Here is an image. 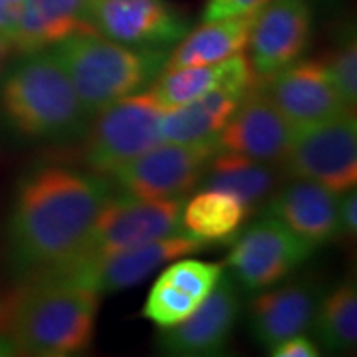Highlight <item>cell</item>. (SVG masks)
Returning a JSON list of instances; mask_svg holds the SVG:
<instances>
[{"instance_id": "cell-1", "label": "cell", "mask_w": 357, "mask_h": 357, "mask_svg": "<svg viewBox=\"0 0 357 357\" xmlns=\"http://www.w3.org/2000/svg\"><path fill=\"white\" fill-rule=\"evenodd\" d=\"M112 185L102 175L46 165L18 183L6 227V252L14 272L34 276L60 264L76 250Z\"/></svg>"}, {"instance_id": "cell-2", "label": "cell", "mask_w": 357, "mask_h": 357, "mask_svg": "<svg viewBox=\"0 0 357 357\" xmlns=\"http://www.w3.org/2000/svg\"><path fill=\"white\" fill-rule=\"evenodd\" d=\"M98 306L100 294L88 286L28 276L0 300V337L24 356H77L91 345Z\"/></svg>"}, {"instance_id": "cell-3", "label": "cell", "mask_w": 357, "mask_h": 357, "mask_svg": "<svg viewBox=\"0 0 357 357\" xmlns=\"http://www.w3.org/2000/svg\"><path fill=\"white\" fill-rule=\"evenodd\" d=\"M0 117L14 133L40 141H72L86 133L88 114L56 52L28 54L0 86Z\"/></svg>"}, {"instance_id": "cell-4", "label": "cell", "mask_w": 357, "mask_h": 357, "mask_svg": "<svg viewBox=\"0 0 357 357\" xmlns=\"http://www.w3.org/2000/svg\"><path fill=\"white\" fill-rule=\"evenodd\" d=\"M91 119L107 105L139 93L165 68L169 50L133 48L98 34H77L52 46Z\"/></svg>"}, {"instance_id": "cell-5", "label": "cell", "mask_w": 357, "mask_h": 357, "mask_svg": "<svg viewBox=\"0 0 357 357\" xmlns=\"http://www.w3.org/2000/svg\"><path fill=\"white\" fill-rule=\"evenodd\" d=\"M185 199H137L131 195L109 197L96 217L88 236L56 266L91 262L139 244L183 232L181 213ZM54 268V266H52Z\"/></svg>"}, {"instance_id": "cell-6", "label": "cell", "mask_w": 357, "mask_h": 357, "mask_svg": "<svg viewBox=\"0 0 357 357\" xmlns=\"http://www.w3.org/2000/svg\"><path fill=\"white\" fill-rule=\"evenodd\" d=\"M165 105L151 91L117 100L98 115L84 145V163L102 177L161 143V115Z\"/></svg>"}, {"instance_id": "cell-7", "label": "cell", "mask_w": 357, "mask_h": 357, "mask_svg": "<svg viewBox=\"0 0 357 357\" xmlns=\"http://www.w3.org/2000/svg\"><path fill=\"white\" fill-rule=\"evenodd\" d=\"M284 171L292 178H307L344 195L357 183V119L345 109L326 121L296 129Z\"/></svg>"}, {"instance_id": "cell-8", "label": "cell", "mask_w": 357, "mask_h": 357, "mask_svg": "<svg viewBox=\"0 0 357 357\" xmlns=\"http://www.w3.org/2000/svg\"><path fill=\"white\" fill-rule=\"evenodd\" d=\"M208 246L211 244L204 241L192 238L185 232H177L91 262L48 268L34 276L76 282L96 290L98 294L119 292L137 286L149 274H153L155 270L165 266L167 262L178 260L183 256L199 255Z\"/></svg>"}, {"instance_id": "cell-9", "label": "cell", "mask_w": 357, "mask_h": 357, "mask_svg": "<svg viewBox=\"0 0 357 357\" xmlns=\"http://www.w3.org/2000/svg\"><path fill=\"white\" fill-rule=\"evenodd\" d=\"M217 149V143L161 141L115 169L109 177L126 195L137 199H177L203 181L204 169Z\"/></svg>"}, {"instance_id": "cell-10", "label": "cell", "mask_w": 357, "mask_h": 357, "mask_svg": "<svg viewBox=\"0 0 357 357\" xmlns=\"http://www.w3.org/2000/svg\"><path fill=\"white\" fill-rule=\"evenodd\" d=\"M314 246L294 234L278 218H260L236 238L227 256L234 282L248 292L276 286L292 270L302 266Z\"/></svg>"}, {"instance_id": "cell-11", "label": "cell", "mask_w": 357, "mask_h": 357, "mask_svg": "<svg viewBox=\"0 0 357 357\" xmlns=\"http://www.w3.org/2000/svg\"><path fill=\"white\" fill-rule=\"evenodd\" d=\"M88 18L98 36L133 48L169 50L191 30L187 14L167 0H89Z\"/></svg>"}, {"instance_id": "cell-12", "label": "cell", "mask_w": 357, "mask_h": 357, "mask_svg": "<svg viewBox=\"0 0 357 357\" xmlns=\"http://www.w3.org/2000/svg\"><path fill=\"white\" fill-rule=\"evenodd\" d=\"M314 14L307 0H268L255 14L250 66L256 79H268L302 58L312 40Z\"/></svg>"}, {"instance_id": "cell-13", "label": "cell", "mask_w": 357, "mask_h": 357, "mask_svg": "<svg viewBox=\"0 0 357 357\" xmlns=\"http://www.w3.org/2000/svg\"><path fill=\"white\" fill-rule=\"evenodd\" d=\"M241 314L234 278L222 272L215 288L187 319L161 330L159 347L169 356H217L229 345Z\"/></svg>"}, {"instance_id": "cell-14", "label": "cell", "mask_w": 357, "mask_h": 357, "mask_svg": "<svg viewBox=\"0 0 357 357\" xmlns=\"http://www.w3.org/2000/svg\"><path fill=\"white\" fill-rule=\"evenodd\" d=\"M294 133L292 123L255 86L246 91L229 123L218 133L217 147L262 163L282 165L292 147Z\"/></svg>"}, {"instance_id": "cell-15", "label": "cell", "mask_w": 357, "mask_h": 357, "mask_svg": "<svg viewBox=\"0 0 357 357\" xmlns=\"http://www.w3.org/2000/svg\"><path fill=\"white\" fill-rule=\"evenodd\" d=\"M264 93L294 129H304L351 109L321 62H294L268 77Z\"/></svg>"}, {"instance_id": "cell-16", "label": "cell", "mask_w": 357, "mask_h": 357, "mask_svg": "<svg viewBox=\"0 0 357 357\" xmlns=\"http://www.w3.org/2000/svg\"><path fill=\"white\" fill-rule=\"evenodd\" d=\"M268 213L314 248L342 236L340 195L307 178H294L274 192Z\"/></svg>"}, {"instance_id": "cell-17", "label": "cell", "mask_w": 357, "mask_h": 357, "mask_svg": "<svg viewBox=\"0 0 357 357\" xmlns=\"http://www.w3.org/2000/svg\"><path fill=\"white\" fill-rule=\"evenodd\" d=\"M318 306L316 286L292 282L260 294L250 304V332L262 347L272 349L282 340L304 333Z\"/></svg>"}, {"instance_id": "cell-18", "label": "cell", "mask_w": 357, "mask_h": 357, "mask_svg": "<svg viewBox=\"0 0 357 357\" xmlns=\"http://www.w3.org/2000/svg\"><path fill=\"white\" fill-rule=\"evenodd\" d=\"M89 0H24L10 44L34 54L77 34H96L88 18Z\"/></svg>"}, {"instance_id": "cell-19", "label": "cell", "mask_w": 357, "mask_h": 357, "mask_svg": "<svg viewBox=\"0 0 357 357\" xmlns=\"http://www.w3.org/2000/svg\"><path fill=\"white\" fill-rule=\"evenodd\" d=\"M256 82L258 79H256L248 56H244L241 52L217 64L163 70L149 86V91L165 107H173V105L197 100L211 89H252Z\"/></svg>"}, {"instance_id": "cell-20", "label": "cell", "mask_w": 357, "mask_h": 357, "mask_svg": "<svg viewBox=\"0 0 357 357\" xmlns=\"http://www.w3.org/2000/svg\"><path fill=\"white\" fill-rule=\"evenodd\" d=\"M248 89L217 88L181 105L165 107L161 115V141L169 143H217Z\"/></svg>"}, {"instance_id": "cell-21", "label": "cell", "mask_w": 357, "mask_h": 357, "mask_svg": "<svg viewBox=\"0 0 357 357\" xmlns=\"http://www.w3.org/2000/svg\"><path fill=\"white\" fill-rule=\"evenodd\" d=\"M256 14V13H255ZM255 14L230 16L220 20L203 22V26L189 30L167 54L163 70H177L187 66L217 64L248 46Z\"/></svg>"}, {"instance_id": "cell-22", "label": "cell", "mask_w": 357, "mask_h": 357, "mask_svg": "<svg viewBox=\"0 0 357 357\" xmlns=\"http://www.w3.org/2000/svg\"><path fill=\"white\" fill-rule=\"evenodd\" d=\"M250 213L252 211L232 192L203 189L183 204L181 230L208 244L229 243L243 229Z\"/></svg>"}, {"instance_id": "cell-23", "label": "cell", "mask_w": 357, "mask_h": 357, "mask_svg": "<svg viewBox=\"0 0 357 357\" xmlns=\"http://www.w3.org/2000/svg\"><path fill=\"white\" fill-rule=\"evenodd\" d=\"M278 175L280 171L270 163L217 149L204 169L203 181L206 189L232 192L252 211L274 192Z\"/></svg>"}, {"instance_id": "cell-24", "label": "cell", "mask_w": 357, "mask_h": 357, "mask_svg": "<svg viewBox=\"0 0 357 357\" xmlns=\"http://www.w3.org/2000/svg\"><path fill=\"white\" fill-rule=\"evenodd\" d=\"M316 337L326 349L347 351L357 344V290L356 282L335 286L316 306L312 319Z\"/></svg>"}, {"instance_id": "cell-25", "label": "cell", "mask_w": 357, "mask_h": 357, "mask_svg": "<svg viewBox=\"0 0 357 357\" xmlns=\"http://www.w3.org/2000/svg\"><path fill=\"white\" fill-rule=\"evenodd\" d=\"M199 300L191 294L183 292L181 288L161 280L157 276L151 290L147 294L145 306L141 310L143 318L153 321L157 328L165 330L171 326H177L183 319H187L199 307Z\"/></svg>"}, {"instance_id": "cell-26", "label": "cell", "mask_w": 357, "mask_h": 357, "mask_svg": "<svg viewBox=\"0 0 357 357\" xmlns=\"http://www.w3.org/2000/svg\"><path fill=\"white\" fill-rule=\"evenodd\" d=\"M222 272H225V264L220 262H204V260H192V258L183 256V260L169 264L159 274V278L177 286L183 292L191 294L199 302H203L215 288Z\"/></svg>"}, {"instance_id": "cell-27", "label": "cell", "mask_w": 357, "mask_h": 357, "mask_svg": "<svg viewBox=\"0 0 357 357\" xmlns=\"http://www.w3.org/2000/svg\"><path fill=\"white\" fill-rule=\"evenodd\" d=\"M326 70L347 107L356 109L357 102V44L356 34H345L330 52Z\"/></svg>"}, {"instance_id": "cell-28", "label": "cell", "mask_w": 357, "mask_h": 357, "mask_svg": "<svg viewBox=\"0 0 357 357\" xmlns=\"http://www.w3.org/2000/svg\"><path fill=\"white\" fill-rule=\"evenodd\" d=\"M268 0H206L203 10V22L243 16V14L258 13Z\"/></svg>"}, {"instance_id": "cell-29", "label": "cell", "mask_w": 357, "mask_h": 357, "mask_svg": "<svg viewBox=\"0 0 357 357\" xmlns=\"http://www.w3.org/2000/svg\"><path fill=\"white\" fill-rule=\"evenodd\" d=\"M274 357H318L319 347L307 335L298 333L292 337L282 340L280 344H276L272 349H268Z\"/></svg>"}, {"instance_id": "cell-30", "label": "cell", "mask_w": 357, "mask_h": 357, "mask_svg": "<svg viewBox=\"0 0 357 357\" xmlns=\"http://www.w3.org/2000/svg\"><path fill=\"white\" fill-rule=\"evenodd\" d=\"M340 227L342 234L356 236L357 232V192L349 189L344 195H340Z\"/></svg>"}, {"instance_id": "cell-31", "label": "cell", "mask_w": 357, "mask_h": 357, "mask_svg": "<svg viewBox=\"0 0 357 357\" xmlns=\"http://www.w3.org/2000/svg\"><path fill=\"white\" fill-rule=\"evenodd\" d=\"M22 6L24 0H0V34L8 40L13 38Z\"/></svg>"}, {"instance_id": "cell-32", "label": "cell", "mask_w": 357, "mask_h": 357, "mask_svg": "<svg viewBox=\"0 0 357 357\" xmlns=\"http://www.w3.org/2000/svg\"><path fill=\"white\" fill-rule=\"evenodd\" d=\"M10 50H13L10 40L0 34V72H2V68H4L6 60H8V56H10Z\"/></svg>"}]
</instances>
